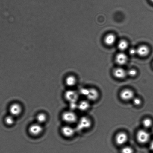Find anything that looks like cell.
<instances>
[{
    "mask_svg": "<svg viewBox=\"0 0 153 153\" xmlns=\"http://www.w3.org/2000/svg\"><path fill=\"white\" fill-rule=\"evenodd\" d=\"M137 141L141 144H145L149 142L150 134L146 130L140 129L137 132L136 134Z\"/></svg>",
    "mask_w": 153,
    "mask_h": 153,
    "instance_id": "6da1fadb",
    "label": "cell"
},
{
    "mask_svg": "<svg viewBox=\"0 0 153 153\" xmlns=\"http://www.w3.org/2000/svg\"><path fill=\"white\" fill-rule=\"evenodd\" d=\"M63 121L69 124H73L78 120L77 115L72 111H66L61 115Z\"/></svg>",
    "mask_w": 153,
    "mask_h": 153,
    "instance_id": "7a4b0ae2",
    "label": "cell"
},
{
    "mask_svg": "<svg viewBox=\"0 0 153 153\" xmlns=\"http://www.w3.org/2000/svg\"><path fill=\"white\" fill-rule=\"evenodd\" d=\"M92 125V121L87 117H83L79 120L78 124L77 129L82 130L89 128Z\"/></svg>",
    "mask_w": 153,
    "mask_h": 153,
    "instance_id": "3957f363",
    "label": "cell"
},
{
    "mask_svg": "<svg viewBox=\"0 0 153 153\" xmlns=\"http://www.w3.org/2000/svg\"><path fill=\"white\" fill-rule=\"evenodd\" d=\"M28 133L33 136H37L42 134L43 131V127L41 124L37 123L31 124L28 129Z\"/></svg>",
    "mask_w": 153,
    "mask_h": 153,
    "instance_id": "277c9868",
    "label": "cell"
},
{
    "mask_svg": "<svg viewBox=\"0 0 153 153\" xmlns=\"http://www.w3.org/2000/svg\"><path fill=\"white\" fill-rule=\"evenodd\" d=\"M119 97L121 100L124 101H130L134 98V91L130 88H125L121 91Z\"/></svg>",
    "mask_w": 153,
    "mask_h": 153,
    "instance_id": "5b68a950",
    "label": "cell"
},
{
    "mask_svg": "<svg viewBox=\"0 0 153 153\" xmlns=\"http://www.w3.org/2000/svg\"><path fill=\"white\" fill-rule=\"evenodd\" d=\"M128 135L124 132L121 131L118 133L115 137V142L117 145L122 146L125 144L128 141Z\"/></svg>",
    "mask_w": 153,
    "mask_h": 153,
    "instance_id": "8992f818",
    "label": "cell"
},
{
    "mask_svg": "<svg viewBox=\"0 0 153 153\" xmlns=\"http://www.w3.org/2000/svg\"><path fill=\"white\" fill-rule=\"evenodd\" d=\"M22 106L17 103H13L9 108L10 115L16 117L19 116L22 114Z\"/></svg>",
    "mask_w": 153,
    "mask_h": 153,
    "instance_id": "52a82bcc",
    "label": "cell"
},
{
    "mask_svg": "<svg viewBox=\"0 0 153 153\" xmlns=\"http://www.w3.org/2000/svg\"><path fill=\"white\" fill-rule=\"evenodd\" d=\"M61 131L63 135L67 138L73 137L75 133L74 129L69 126H66L62 127Z\"/></svg>",
    "mask_w": 153,
    "mask_h": 153,
    "instance_id": "ba28073f",
    "label": "cell"
},
{
    "mask_svg": "<svg viewBox=\"0 0 153 153\" xmlns=\"http://www.w3.org/2000/svg\"><path fill=\"white\" fill-rule=\"evenodd\" d=\"M99 97V93L95 88H89V93L87 97L88 100L91 101H96Z\"/></svg>",
    "mask_w": 153,
    "mask_h": 153,
    "instance_id": "9c48e42d",
    "label": "cell"
},
{
    "mask_svg": "<svg viewBox=\"0 0 153 153\" xmlns=\"http://www.w3.org/2000/svg\"><path fill=\"white\" fill-rule=\"evenodd\" d=\"M113 75L115 77L119 79H124L127 75V71L122 68H117L113 71Z\"/></svg>",
    "mask_w": 153,
    "mask_h": 153,
    "instance_id": "30bf717a",
    "label": "cell"
},
{
    "mask_svg": "<svg viewBox=\"0 0 153 153\" xmlns=\"http://www.w3.org/2000/svg\"><path fill=\"white\" fill-rule=\"evenodd\" d=\"M115 60L117 63L119 65H124L127 63L128 61V57L125 54L121 52L116 55Z\"/></svg>",
    "mask_w": 153,
    "mask_h": 153,
    "instance_id": "8fae6325",
    "label": "cell"
},
{
    "mask_svg": "<svg viewBox=\"0 0 153 153\" xmlns=\"http://www.w3.org/2000/svg\"><path fill=\"white\" fill-rule=\"evenodd\" d=\"M150 50L149 47L145 45L139 46L137 49V54L141 57H145L149 54Z\"/></svg>",
    "mask_w": 153,
    "mask_h": 153,
    "instance_id": "7c38bea8",
    "label": "cell"
},
{
    "mask_svg": "<svg viewBox=\"0 0 153 153\" xmlns=\"http://www.w3.org/2000/svg\"><path fill=\"white\" fill-rule=\"evenodd\" d=\"M65 97L66 100L71 102V103L75 102V100L77 99V94L73 91H68L65 94Z\"/></svg>",
    "mask_w": 153,
    "mask_h": 153,
    "instance_id": "4fadbf2b",
    "label": "cell"
},
{
    "mask_svg": "<svg viewBox=\"0 0 153 153\" xmlns=\"http://www.w3.org/2000/svg\"><path fill=\"white\" fill-rule=\"evenodd\" d=\"M116 40V37L115 35L113 34H109L105 37L104 42L107 45L111 46L114 44Z\"/></svg>",
    "mask_w": 153,
    "mask_h": 153,
    "instance_id": "5bb4252c",
    "label": "cell"
},
{
    "mask_svg": "<svg viewBox=\"0 0 153 153\" xmlns=\"http://www.w3.org/2000/svg\"><path fill=\"white\" fill-rule=\"evenodd\" d=\"M90 103L88 100H82L78 105V109L82 111H85L88 110L90 108Z\"/></svg>",
    "mask_w": 153,
    "mask_h": 153,
    "instance_id": "9a60e30c",
    "label": "cell"
},
{
    "mask_svg": "<svg viewBox=\"0 0 153 153\" xmlns=\"http://www.w3.org/2000/svg\"><path fill=\"white\" fill-rule=\"evenodd\" d=\"M76 82H77V80L76 78L73 76H67L65 80L66 85L70 87L74 86L76 85Z\"/></svg>",
    "mask_w": 153,
    "mask_h": 153,
    "instance_id": "2e32d148",
    "label": "cell"
},
{
    "mask_svg": "<svg viewBox=\"0 0 153 153\" xmlns=\"http://www.w3.org/2000/svg\"><path fill=\"white\" fill-rule=\"evenodd\" d=\"M36 119L37 123L41 124L46 122L47 120V117L46 114L41 112L37 115Z\"/></svg>",
    "mask_w": 153,
    "mask_h": 153,
    "instance_id": "e0dca14e",
    "label": "cell"
},
{
    "mask_svg": "<svg viewBox=\"0 0 153 153\" xmlns=\"http://www.w3.org/2000/svg\"><path fill=\"white\" fill-rule=\"evenodd\" d=\"M142 125L144 128L148 129L151 128L153 125V121L152 120L149 118H145L142 122Z\"/></svg>",
    "mask_w": 153,
    "mask_h": 153,
    "instance_id": "ac0fdd59",
    "label": "cell"
},
{
    "mask_svg": "<svg viewBox=\"0 0 153 153\" xmlns=\"http://www.w3.org/2000/svg\"><path fill=\"white\" fill-rule=\"evenodd\" d=\"M118 46L120 50L123 51L128 48V43L125 40H121L118 43Z\"/></svg>",
    "mask_w": 153,
    "mask_h": 153,
    "instance_id": "d6986e66",
    "label": "cell"
},
{
    "mask_svg": "<svg viewBox=\"0 0 153 153\" xmlns=\"http://www.w3.org/2000/svg\"><path fill=\"white\" fill-rule=\"evenodd\" d=\"M4 121L6 125L11 126L14 123V117L10 115H7L4 118Z\"/></svg>",
    "mask_w": 153,
    "mask_h": 153,
    "instance_id": "ffe728a7",
    "label": "cell"
},
{
    "mask_svg": "<svg viewBox=\"0 0 153 153\" xmlns=\"http://www.w3.org/2000/svg\"><path fill=\"white\" fill-rule=\"evenodd\" d=\"M121 153H134V151L133 148L130 146L123 147L121 149Z\"/></svg>",
    "mask_w": 153,
    "mask_h": 153,
    "instance_id": "44dd1931",
    "label": "cell"
},
{
    "mask_svg": "<svg viewBox=\"0 0 153 153\" xmlns=\"http://www.w3.org/2000/svg\"><path fill=\"white\" fill-rule=\"evenodd\" d=\"M133 102L134 105L136 106H140V105H141L142 103V101L141 99L139 97H134L133 99Z\"/></svg>",
    "mask_w": 153,
    "mask_h": 153,
    "instance_id": "7402d4cb",
    "label": "cell"
},
{
    "mask_svg": "<svg viewBox=\"0 0 153 153\" xmlns=\"http://www.w3.org/2000/svg\"><path fill=\"white\" fill-rule=\"evenodd\" d=\"M137 73V70L134 69H131L127 71V75L131 76V77H134L136 76Z\"/></svg>",
    "mask_w": 153,
    "mask_h": 153,
    "instance_id": "603a6c76",
    "label": "cell"
},
{
    "mask_svg": "<svg viewBox=\"0 0 153 153\" xmlns=\"http://www.w3.org/2000/svg\"><path fill=\"white\" fill-rule=\"evenodd\" d=\"M89 91V88H84L81 90V94L86 97L88 95Z\"/></svg>",
    "mask_w": 153,
    "mask_h": 153,
    "instance_id": "cb8c5ba5",
    "label": "cell"
},
{
    "mask_svg": "<svg viewBox=\"0 0 153 153\" xmlns=\"http://www.w3.org/2000/svg\"><path fill=\"white\" fill-rule=\"evenodd\" d=\"M130 54L132 56L135 55L137 54V49L134 48H131L129 51Z\"/></svg>",
    "mask_w": 153,
    "mask_h": 153,
    "instance_id": "d4e9b609",
    "label": "cell"
},
{
    "mask_svg": "<svg viewBox=\"0 0 153 153\" xmlns=\"http://www.w3.org/2000/svg\"><path fill=\"white\" fill-rule=\"evenodd\" d=\"M149 147L151 150L153 151V140L151 142L150 144Z\"/></svg>",
    "mask_w": 153,
    "mask_h": 153,
    "instance_id": "484cf974",
    "label": "cell"
},
{
    "mask_svg": "<svg viewBox=\"0 0 153 153\" xmlns=\"http://www.w3.org/2000/svg\"><path fill=\"white\" fill-rule=\"evenodd\" d=\"M150 1L151 2H152L153 4V0H150Z\"/></svg>",
    "mask_w": 153,
    "mask_h": 153,
    "instance_id": "4316f807",
    "label": "cell"
},
{
    "mask_svg": "<svg viewBox=\"0 0 153 153\" xmlns=\"http://www.w3.org/2000/svg\"></svg>",
    "mask_w": 153,
    "mask_h": 153,
    "instance_id": "83f0119b",
    "label": "cell"
}]
</instances>
